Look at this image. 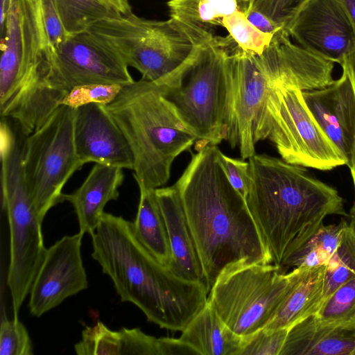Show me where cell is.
Returning <instances> with one entry per match:
<instances>
[{"instance_id":"44dd1931","label":"cell","mask_w":355,"mask_h":355,"mask_svg":"<svg viewBox=\"0 0 355 355\" xmlns=\"http://www.w3.org/2000/svg\"><path fill=\"white\" fill-rule=\"evenodd\" d=\"M325 271L326 265L297 268L291 288L264 328L290 329L315 315L322 302Z\"/></svg>"},{"instance_id":"1f68e13d","label":"cell","mask_w":355,"mask_h":355,"mask_svg":"<svg viewBox=\"0 0 355 355\" xmlns=\"http://www.w3.org/2000/svg\"><path fill=\"white\" fill-rule=\"evenodd\" d=\"M33 345L28 333L17 317L5 319L0 326V355H32Z\"/></svg>"},{"instance_id":"d4e9b609","label":"cell","mask_w":355,"mask_h":355,"mask_svg":"<svg viewBox=\"0 0 355 355\" xmlns=\"http://www.w3.org/2000/svg\"><path fill=\"white\" fill-rule=\"evenodd\" d=\"M140 198L135 221V234L141 244L161 263L168 267L172 254L164 216L155 189L138 184Z\"/></svg>"},{"instance_id":"7bdbcfd3","label":"cell","mask_w":355,"mask_h":355,"mask_svg":"<svg viewBox=\"0 0 355 355\" xmlns=\"http://www.w3.org/2000/svg\"><path fill=\"white\" fill-rule=\"evenodd\" d=\"M349 217L350 218L349 225L355 232V203L350 210Z\"/></svg>"},{"instance_id":"60d3db41","label":"cell","mask_w":355,"mask_h":355,"mask_svg":"<svg viewBox=\"0 0 355 355\" xmlns=\"http://www.w3.org/2000/svg\"><path fill=\"white\" fill-rule=\"evenodd\" d=\"M114 7L121 14H127L132 11L128 0H105Z\"/></svg>"},{"instance_id":"484cf974","label":"cell","mask_w":355,"mask_h":355,"mask_svg":"<svg viewBox=\"0 0 355 355\" xmlns=\"http://www.w3.org/2000/svg\"><path fill=\"white\" fill-rule=\"evenodd\" d=\"M55 3L68 35L88 31L96 22L121 14L105 0H55Z\"/></svg>"},{"instance_id":"74e56055","label":"cell","mask_w":355,"mask_h":355,"mask_svg":"<svg viewBox=\"0 0 355 355\" xmlns=\"http://www.w3.org/2000/svg\"><path fill=\"white\" fill-rule=\"evenodd\" d=\"M340 65L347 73L355 92V51L347 55Z\"/></svg>"},{"instance_id":"83f0119b","label":"cell","mask_w":355,"mask_h":355,"mask_svg":"<svg viewBox=\"0 0 355 355\" xmlns=\"http://www.w3.org/2000/svg\"><path fill=\"white\" fill-rule=\"evenodd\" d=\"M314 315L323 324L355 327V277L335 290Z\"/></svg>"},{"instance_id":"30bf717a","label":"cell","mask_w":355,"mask_h":355,"mask_svg":"<svg viewBox=\"0 0 355 355\" xmlns=\"http://www.w3.org/2000/svg\"><path fill=\"white\" fill-rule=\"evenodd\" d=\"M263 139L287 163L329 171L347 161L309 110L302 90L274 81L266 103Z\"/></svg>"},{"instance_id":"ba28073f","label":"cell","mask_w":355,"mask_h":355,"mask_svg":"<svg viewBox=\"0 0 355 355\" xmlns=\"http://www.w3.org/2000/svg\"><path fill=\"white\" fill-rule=\"evenodd\" d=\"M297 273V268L280 273L273 263L229 265L216 277L208 301L233 332L246 337L270 322Z\"/></svg>"},{"instance_id":"ee69618b","label":"cell","mask_w":355,"mask_h":355,"mask_svg":"<svg viewBox=\"0 0 355 355\" xmlns=\"http://www.w3.org/2000/svg\"><path fill=\"white\" fill-rule=\"evenodd\" d=\"M252 3L253 4V3L256 1V0H250Z\"/></svg>"},{"instance_id":"b9f144b4","label":"cell","mask_w":355,"mask_h":355,"mask_svg":"<svg viewBox=\"0 0 355 355\" xmlns=\"http://www.w3.org/2000/svg\"><path fill=\"white\" fill-rule=\"evenodd\" d=\"M347 166L350 168L352 180H353V184L355 191V140L353 144L352 150L351 152L350 157L349 159Z\"/></svg>"},{"instance_id":"5b68a950","label":"cell","mask_w":355,"mask_h":355,"mask_svg":"<svg viewBox=\"0 0 355 355\" xmlns=\"http://www.w3.org/2000/svg\"><path fill=\"white\" fill-rule=\"evenodd\" d=\"M105 107L129 144L137 184L152 189L164 185L175 159L197 141L162 87L153 82L142 78L123 86Z\"/></svg>"},{"instance_id":"ffe728a7","label":"cell","mask_w":355,"mask_h":355,"mask_svg":"<svg viewBox=\"0 0 355 355\" xmlns=\"http://www.w3.org/2000/svg\"><path fill=\"white\" fill-rule=\"evenodd\" d=\"M279 355H355V327L323 324L311 315L289 329Z\"/></svg>"},{"instance_id":"ac0fdd59","label":"cell","mask_w":355,"mask_h":355,"mask_svg":"<svg viewBox=\"0 0 355 355\" xmlns=\"http://www.w3.org/2000/svg\"><path fill=\"white\" fill-rule=\"evenodd\" d=\"M155 193L171 250L172 259L168 268L184 279L205 284L202 266L176 187L174 184L156 188Z\"/></svg>"},{"instance_id":"277c9868","label":"cell","mask_w":355,"mask_h":355,"mask_svg":"<svg viewBox=\"0 0 355 355\" xmlns=\"http://www.w3.org/2000/svg\"><path fill=\"white\" fill-rule=\"evenodd\" d=\"M1 49V117L32 133L60 105L47 83L49 45L37 0H12Z\"/></svg>"},{"instance_id":"f6af8a7d","label":"cell","mask_w":355,"mask_h":355,"mask_svg":"<svg viewBox=\"0 0 355 355\" xmlns=\"http://www.w3.org/2000/svg\"><path fill=\"white\" fill-rule=\"evenodd\" d=\"M33 1H37V0H33Z\"/></svg>"},{"instance_id":"cb8c5ba5","label":"cell","mask_w":355,"mask_h":355,"mask_svg":"<svg viewBox=\"0 0 355 355\" xmlns=\"http://www.w3.org/2000/svg\"><path fill=\"white\" fill-rule=\"evenodd\" d=\"M200 355H239L243 338L233 332L208 302L179 338Z\"/></svg>"},{"instance_id":"7402d4cb","label":"cell","mask_w":355,"mask_h":355,"mask_svg":"<svg viewBox=\"0 0 355 355\" xmlns=\"http://www.w3.org/2000/svg\"><path fill=\"white\" fill-rule=\"evenodd\" d=\"M347 223L342 219L338 224L324 225L322 223L307 230L288 247L277 266L279 272L286 274L300 267L327 265L336 251Z\"/></svg>"},{"instance_id":"5bb4252c","label":"cell","mask_w":355,"mask_h":355,"mask_svg":"<svg viewBox=\"0 0 355 355\" xmlns=\"http://www.w3.org/2000/svg\"><path fill=\"white\" fill-rule=\"evenodd\" d=\"M284 28L298 45L334 63L355 51V32L338 0H309Z\"/></svg>"},{"instance_id":"9a60e30c","label":"cell","mask_w":355,"mask_h":355,"mask_svg":"<svg viewBox=\"0 0 355 355\" xmlns=\"http://www.w3.org/2000/svg\"><path fill=\"white\" fill-rule=\"evenodd\" d=\"M83 234L64 236L46 250L30 291L28 307L36 317L86 289L88 281L81 257Z\"/></svg>"},{"instance_id":"8992f818","label":"cell","mask_w":355,"mask_h":355,"mask_svg":"<svg viewBox=\"0 0 355 355\" xmlns=\"http://www.w3.org/2000/svg\"><path fill=\"white\" fill-rule=\"evenodd\" d=\"M89 31L110 44L142 78L166 85L180 78L209 40H202L171 18L152 20L132 11L104 19Z\"/></svg>"},{"instance_id":"52a82bcc","label":"cell","mask_w":355,"mask_h":355,"mask_svg":"<svg viewBox=\"0 0 355 355\" xmlns=\"http://www.w3.org/2000/svg\"><path fill=\"white\" fill-rule=\"evenodd\" d=\"M2 205L10 231V264L7 276L14 317L29 294L43 263L44 247L42 223L25 179L24 148L8 141L0 147Z\"/></svg>"},{"instance_id":"d590c367","label":"cell","mask_w":355,"mask_h":355,"mask_svg":"<svg viewBox=\"0 0 355 355\" xmlns=\"http://www.w3.org/2000/svg\"><path fill=\"white\" fill-rule=\"evenodd\" d=\"M160 355H200L193 347L180 338H159Z\"/></svg>"},{"instance_id":"f546056e","label":"cell","mask_w":355,"mask_h":355,"mask_svg":"<svg viewBox=\"0 0 355 355\" xmlns=\"http://www.w3.org/2000/svg\"><path fill=\"white\" fill-rule=\"evenodd\" d=\"M123 85L92 84L73 88L63 98L61 105L76 109L83 105L96 103L107 105L121 92Z\"/></svg>"},{"instance_id":"8d00e7d4","label":"cell","mask_w":355,"mask_h":355,"mask_svg":"<svg viewBox=\"0 0 355 355\" xmlns=\"http://www.w3.org/2000/svg\"><path fill=\"white\" fill-rule=\"evenodd\" d=\"M245 15L248 19L263 33L275 35L284 28V26L275 22L265 14L252 6Z\"/></svg>"},{"instance_id":"f1b7e54d","label":"cell","mask_w":355,"mask_h":355,"mask_svg":"<svg viewBox=\"0 0 355 355\" xmlns=\"http://www.w3.org/2000/svg\"><path fill=\"white\" fill-rule=\"evenodd\" d=\"M222 26L243 51L258 55H261L270 46L275 35L259 31L241 11L225 17Z\"/></svg>"},{"instance_id":"9c48e42d","label":"cell","mask_w":355,"mask_h":355,"mask_svg":"<svg viewBox=\"0 0 355 355\" xmlns=\"http://www.w3.org/2000/svg\"><path fill=\"white\" fill-rule=\"evenodd\" d=\"M227 41V36L214 37L175 84L161 85L182 121L202 145L225 140Z\"/></svg>"},{"instance_id":"836d02e7","label":"cell","mask_w":355,"mask_h":355,"mask_svg":"<svg viewBox=\"0 0 355 355\" xmlns=\"http://www.w3.org/2000/svg\"><path fill=\"white\" fill-rule=\"evenodd\" d=\"M309 0H256L252 7L284 26Z\"/></svg>"},{"instance_id":"bcb514c9","label":"cell","mask_w":355,"mask_h":355,"mask_svg":"<svg viewBox=\"0 0 355 355\" xmlns=\"http://www.w3.org/2000/svg\"></svg>"},{"instance_id":"8fae6325","label":"cell","mask_w":355,"mask_h":355,"mask_svg":"<svg viewBox=\"0 0 355 355\" xmlns=\"http://www.w3.org/2000/svg\"><path fill=\"white\" fill-rule=\"evenodd\" d=\"M74 112L72 107L59 106L25 141V179L42 221L53 207L64 200V186L83 166L75 148Z\"/></svg>"},{"instance_id":"ab89813d","label":"cell","mask_w":355,"mask_h":355,"mask_svg":"<svg viewBox=\"0 0 355 355\" xmlns=\"http://www.w3.org/2000/svg\"><path fill=\"white\" fill-rule=\"evenodd\" d=\"M12 0H1L0 4V28L1 38L4 34L7 15Z\"/></svg>"},{"instance_id":"f35d334b","label":"cell","mask_w":355,"mask_h":355,"mask_svg":"<svg viewBox=\"0 0 355 355\" xmlns=\"http://www.w3.org/2000/svg\"><path fill=\"white\" fill-rule=\"evenodd\" d=\"M345 11L355 32V0H338Z\"/></svg>"},{"instance_id":"e575fe53","label":"cell","mask_w":355,"mask_h":355,"mask_svg":"<svg viewBox=\"0 0 355 355\" xmlns=\"http://www.w3.org/2000/svg\"><path fill=\"white\" fill-rule=\"evenodd\" d=\"M218 160L231 185L246 201L250 186L249 162L228 157L220 150Z\"/></svg>"},{"instance_id":"6da1fadb","label":"cell","mask_w":355,"mask_h":355,"mask_svg":"<svg viewBox=\"0 0 355 355\" xmlns=\"http://www.w3.org/2000/svg\"><path fill=\"white\" fill-rule=\"evenodd\" d=\"M216 145L200 144L176 187L207 289L226 266L270 263L272 257L246 201L231 185Z\"/></svg>"},{"instance_id":"d6986e66","label":"cell","mask_w":355,"mask_h":355,"mask_svg":"<svg viewBox=\"0 0 355 355\" xmlns=\"http://www.w3.org/2000/svg\"><path fill=\"white\" fill-rule=\"evenodd\" d=\"M122 168L95 164L88 175L73 193L64 194V200L73 206L80 231L92 235L104 214V207L119 197L123 181Z\"/></svg>"},{"instance_id":"7c38bea8","label":"cell","mask_w":355,"mask_h":355,"mask_svg":"<svg viewBox=\"0 0 355 355\" xmlns=\"http://www.w3.org/2000/svg\"><path fill=\"white\" fill-rule=\"evenodd\" d=\"M227 96L225 140L237 148L243 159L255 153L263 139L267 100L273 85L262 57L243 51L227 36L225 57Z\"/></svg>"},{"instance_id":"3957f363","label":"cell","mask_w":355,"mask_h":355,"mask_svg":"<svg viewBox=\"0 0 355 355\" xmlns=\"http://www.w3.org/2000/svg\"><path fill=\"white\" fill-rule=\"evenodd\" d=\"M248 209L278 266L288 247L329 215L349 216L334 187L302 166L267 155L249 159Z\"/></svg>"},{"instance_id":"603a6c76","label":"cell","mask_w":355,"mask_h":355,"mask_svg":"<svg viewBox=\"0 0 355 355\" xmlns=\"http://www.w3.org/2000/svg\"><path fill=\"white\" fill-rule=\"evenodd\" d=\"M252 3L250 0H169V15L196 36L207 40L215 36L214 29L236 11L245 14Z\"/></svg>"},{"instance_id":"4316f807","label":"cell","mask_w":355,"mask_h":355,"mask_svg":"<svg viewBox=\"0 0 355 355\" xmlns=\"http://www.w3.org/2000/svg\"><path fill=\"white\" fill-rule=\"evenodd\" d=\"M354 277L355 232L348 223L336 251L326 265L322 302L340 286Z\"/></svg>"},{"instance_id":"2e32d148","label":"cell","mask_w":355,"mask_h":355,"mask_svg":"<svg viewBox=\"0 0 355 355\" xmlns=\"http://www.w3.org/2000/svg\"><path fill=\"white\" fill-rule=\"evenodd\" d=\"M73 138L83 165L94 162L133 170L129 144L105 105L92 103L75 109Z\"/></svg>"},{"instance_id":"e0dca14e","label":"cell","mask_w":355,"mask_h":355,"mask_svg":"<svg viewBox=\"0 0 355 355\" xmlns=\"http://www.w3.org/2000/svg\"><path fill=\"white\" fill-rule=\"evenodd\" d=\"M302 95L315 121L348 163L355 140V92L347 73L343 70L329 85L302 91Z\"/></svg>"},{"instance_id":"4fadbf2b","label":"cell","mask_w":355,"mask_h":355,"mask_svg":"<svg viewBox=\"0 0 355 355\" xmlns=\"http://www.w3.org/2000/svg\"><path fill=\"white\" fill-rule=\"evenodd\" d=\"M49 67L48 85L62 99L76 87L135 81L118 53L89 31L68 35L58 47H49Z\"/></svg>"},{"instance_id":"d6a6232c","label":"cell","mask_w":355,"mask_h":355,"mask_svg":"<svg viewBox=\"0 0 355 355\" xmlns=\"http://www.w3.org/2000/svg\"><path fill=\"white\" fill-rule=\"evenodd\" d=\"M40 16L49 47H58L67 38L55 0H37Z\"/></svg>"},{"instance_id":"4dcf8cb0","label":"cell","mask_w":355,"mask_h":355,"mask_svg":"<svg viewBox=\"0 0 355 355\" xmlns=\"http://www.w3.org/2000/svg\"><path fill=\"white\" fill-rule=\"evenodd\" d=\"M289 329H261L246 337H242L239 355H279Z\"/></svg>"},{"instance_id":"7a4b0ae2","label":"cell","mask_w":355,"mask_h":355,"mask_svg":"<svg viewBox=\"0 0 355 355\" xmlns=\"http://www.w3.org/2000/svg\"><path fill=\"white\" fill-rule=\"evenodd\" d=\"M91 236L92 257L121 301L134 304L149 322L182 332L208 302L206 284L178 277L157 261L136 236L132 222L104 212Z\"/></svg>"}]
</instances>
